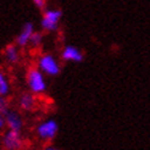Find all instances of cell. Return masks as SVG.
Segmentation results:
<instances>
[{
    "mask_svg": "<svg viewBox=\"0 0 150 150\" xmlns=\"http://www.w3.org/2000/svg\"><path fill=\"white\" fill-rule=\"evenodd\" d=\"M5 57L9 62L11 64H15L18 61V50L16 48V45L13 44H10L5 48Z\"/></svg>",
    "mask_w": 150,
    "mask_h": 150,
    "instance_id": "obj_9",
    "label": "cell"
},
{
    "mask_svg": "<svg viewBox=\"0 0 150 150\" xmlns=\"http://www.w3.org/2000/svg\"><path fill=\"white\" fill-rule=\"evenodd\" d=\"M32 1L34 3V5L38 7L39 10H44V9H45V5H47L45 0H32Z\"/></svg>",
    "mask_w": 150,
    "mask_h": 150,
    "instance_id": "obj_14",
    "label": "cell"
},
{
    "mask_svg": "<svg viewBox=\"0 0 150 150\" xmlns=\"http://www.w3.org/2000/svg\"><path fill=\"white\" fill-rule=\"evenodd\" d=\"M28 87L33 93H42L47 89V83L40 70H31L27 74Z\"/></svg>",
    "mask_w": 150,
    "mask_h": 150,
    "instance_id": "obj_2",
    "label": "cell"
},
{
    "mask_svg": "<svg viewBox=\"0 0 150 150\" xmlns=\"http://www.w3.org/2000/svg\"><path fill=\"white\" fill-rule=\"evenodd\" d=\"M62 17L61 10H47L42 18V28L44 31L54 32L59 28V22Z\"/></svg>",
    "mask_w": 150,
    "mask_h": 150,
    "instance_id": "obj_1",
    "label": "cell"
},
{
    "mask_svg": "<svg viewBox=\"0 0 150 150\" xmlns=\"http://www.w3.org/2000/svg\"><path fill=\"white\" fill-rule=\"evenodd\" d=\"M9 111V105H7V101L5 100V98L3 95H0V114L4 115Z\"/></svg>",
    "mask_w": 150,
    "mask_h": 150,
    "instance_id": "obj_13",
    "label": "cell"
},
{
    "mask_svg": "<svg viewBox=\"0 0 150 150\" xmlns=\"http://www.w3.org/2000/svg\"><path fill=\"white\" fill-rule=\"evenodd\" d=\"M34 104H35V101H34V98H33L32 94L25 93V94L21 95L20 105H21V108L23 110H32L34 108Z\"/></svg>",
    "mask_w": 150,
    "mask_h": 150,
    "instance_id": "obj_10",
    "label": "cell"
},
{
    "mask_svg": "<svg viewBox=\"0 0 150 150\" xmlns=\"http://www.w3.org/2000/svg\"><path fill=\"white\" fill-rule=\"evenodd\" d=\"M34 32V26L32 22H26V23L23 25V27H22V31L21 33L16 37V44L20 47H25L27 45V44L29 43V40H31V37Z\"/></svg>",
    "mask_w": 150,
    "mask_h": 150,
    "instance_id": "obj_6",
    "label": "cell"
},
{
    "mask_svg": "<svg viewBox=\"0 0 150 150\" xmlns=\"http://www.w3.org/2000/svg\"><path fill=\"white\" fill-rule=\"evenodd\" d=\"M42 38H43L42 33H39V32H33V34H32V37H31V40H29V43H32L33 45H39V44L42 43Z\"/></svg>",
    "mask_w": 150,
    "mask_h": 150,
    "instance_id": "obj_12",
    "label": "cell"
},
{
    "mask_svg": "<svg viewBox=\"0 0 150 150\" xmlns=\"http://www.w3.org/2000/svg\"><path fill=\"white\" fill-rule=\"evenodd\" d=\"M6 123V120H5V116L0 114V128H3V127L5 126Z\"/></svg>",
    "mask_w": 150,
    "mask_h": 150,
    "instance_id": "obj_15",
    "label": "cell"
},
{
    "mask_svg": "<svg viewBox=\"0 0 150 150\" xmlns=\"http://www.w3.org/2000/svg\"><path fill=\"white\" fill-rule=\"evenodd\" d=\"M59 131V125L55 120H48V121L40 123L37 127V133L38 136L44 140H50L52 139Z\"/></svg>",
    "mask_w": 150,
    "mask_h": 150,
    "instance_id": "obj_4",
    "label": "cell"
},
{
    "mask_svg": "<svg viewBox=\"0 0 150 150\" xmlns=\"http://www.w3.org/2000/svg\"><path fill=\"white\" fill-rule=\"evenodd\" d=\"M61 57L65 61H74V62L83 61V54H82V51L78 48L72 47V45H69L64 49Z\"/></svg>",
    "mask_w": 150,
    "mask_h": 150,
    "instance_id": "obj_7",
    "label": "cell"
},
{
    "mask_svg": "<svg viewBox=\"0 0 150 150\" xmlns=\"http://www.w3.org/2000/svg\"><path fill=\"white\" fill-rule=\"evenodd\" d=\"M3 144L5 149L9 150H16L21 146V139H20V131H15L10 129L5 133L4 139H3Z\"/></svg>",
    "mask_w": 150,
    "mask_h": 150,
    "instance_id": "obj_5",
    "label": "cell"
},
{
    "mask_svg": "<svg viewBox=\"0 0 150 150\" xmlns=\"http://www.w3.org/2000/svg\"><path fill=\"white\" fill-rule=\"evenodd\" d=\"M38 66H39V70L43 73H47L49 76H57L60 73V66L55 60V57L50 54L42 56L39 59Z\"/></svg>",
    "mask_w": 150,
    "mask_h": 150,
    "instance_id": "obj_3",
    "label": "cell"
},
{
    "mask_svg": "<svg viewBox=\"0 0 150 150\" xmlns=\"http://www.w3.org/2000/svg\"><path fill=\"white\" fill-rule=\"evenodd\" d=\"M9 82H7V78L5 77V74L0 71V95H7L9 94Z\"/></svg>",
    "mask_w": 150,
    "mask_h": 150,
    "instance_id": "obj_11",
    "label": "cell"
},
{
    "mask_svg": "<svg viewBox=\"0 0 150 150\" xmlns=\"http://www.w3.org/2000/svg\"><path fill=\"white\" fill-rule=\"evenodd\" d=\"M5 120H6V123L7 126L10 127V129H15V131H21L22 126H23V123H22V118L20 117V115L17 114V112L15 111H7L5 114Z\"/></svg>",
    "mask_w": 150,
    "mask_h": 150,
    "instance_id": "obj_8",
    "label": "cell"
}]
</instances>
